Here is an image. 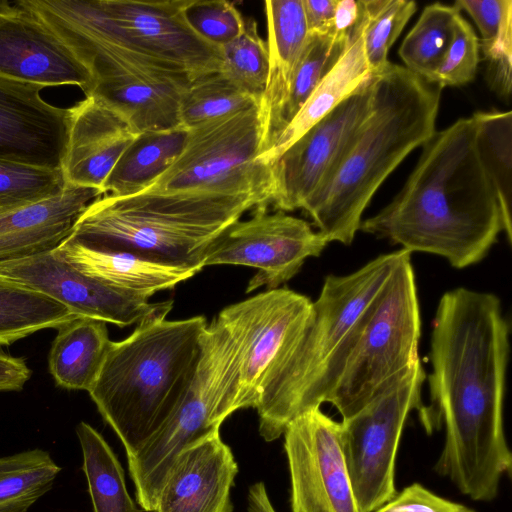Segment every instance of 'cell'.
<instances>
[{
    "mask_svg": "<svg viewBox=\"0 0 512 512\" xmlns=\"http://www.w3.org/2000/svg\"><path fill=\"white\" fill-rule=\"evenodd\" d=\"M510 323L493 293L458 287L440 298L432 321L426 375L428 433L444 428L434 471L474 501L494 500L512 453L504 429Z\"/></svg>",
    "mask_w": 512,
    "mask_h": 512,
    "instance_id": "6da1fadb",
    "label": "cell"
},
{
    "mask_svg": "<svg viewBox=\"0 0 512 512\" xmlns=\"http://www.w3.org/2000/svg\"><path fill=\"white\" fill-rule=\"evenodd\" d=\"M399 193L359 230L409 252L441 256L457 269L482 261L512 220L500 205L478 146L475 114L459 118L422 146Z\"/></svg>",
    "mask_w": 512,
    "mask_h": 512,
    "instance_id": "7a4b0ae2",
    "label": "cell"
},
{
    "mask_svg": "<svg viewBox=\"0 0 512 512\" xmlns=\"http://www.w3.org/2000/svg\"><path fill=\"white\" fill-rule=\"evenodd\" d=\"M441 88L389 62L373 75L371 108L334 169L304 203L317 231L350 245L372 197L436 132Z\"/></svg>",
    "mask_w": 512,
    "mask_h": 512,
    "instance_id": "3957f363",
    "label": "cell"
},
{
    "mask_svg": "<svg viewBox=\"0 0 512 512\" xmlns=\"http://www.w3.org/2000/svg\"><path fill=\"white\" fill-rule=\"evenodd\" d=\"M142 320L127 338L112 341L92 388L99 413L134 454L176 411L201 355L203 316Z\"/></svg>",
    "mask_w": 512,
    "mask_h": 512,
    "instance_id": "277c9868",
    "label": "cell"
},
{
    "mask_svg": "<svg viewBox=\"0 0 512 512\" xmlns=\"http://www.w3.org/2000/svg\"><path fill=\"white\" fill-rule=\"evenodd\" d=\"M269 207L254 195L146 189L90 203L69 237L200 271L220 236L247 211Z\"/></svg>",
    "mask_w": 512,
    "mask_h": 512,
    "instance_id": "5b68a950",
    "label": "cell"
},
{
    "mask_svg": "<svg viewBox=\"0 0 512 512\" xmlns=\"http://www.w3.org/2000/svg\"><path fill=\"white\" fill-rule=\"evenodd\" d=\"M409 252L381 254L346 275H327L303 326L271 367L255 408L259 434L281 437L298 415L313 408L320 377L368 304Z\"/></svg>",
    "mask_w": 512,
    "mask_h": 512,
    "instance_id": "8992f818",
    "label": "cell"
},
{
    "mask_svg": "<svg viewBox=\"0 0 512 512\" xmlns=\"http://www.w3.org/2000/svg\"><path fill=\"white\" fill-rule=\"evenodd\" d=\"M420 335L416 276L409 253L327 363L316 388V405L330 403L342 419L357 412L420 359Z\"/></svg>",
    "mask_w": 512,
    "mask_h": 512,
    "instance_id": "52a82bcc",
    "label": "cell"
},
{
    "mask_svg": "<svg viewBox=\"0 0 512 512\" xmlns=\"http://www.w3.org/2000/svg\"><path fill=\"white\" fill-rule=\"evenodd\" d=\"M240 343L216 317L207 325L193 381L171 417L127 457L137 503L155 512L162 485L182 451L217 434L237 404Z\"/></svg>",
    "mask_w": 512,
    "mask_h": 512,
    "instance_id": "ba28073f",
    "label": "cell"
},
{
    "mask_svg": "<svg viewBox=\"0 0 512 512\" xmlns=\"http://www.w3.org/2000/svg\"><path fill=\"white\" fill-rule=\"evenodd\" d=\"M265 150L264 120L258 104L189 128L182 152L147 189L254 195L270 206L272 166L259 160Z\"/></svg>",
    "mask_w": 512,
    "mask_h": 512,
    "instance_id": "9c48e42d",
    "label": "cell"
},
{
    "mask_svg": "<svg viewBox=\"0 0 512 512\" xmlns=\"http://www.w3.org/2000/svg\"><path fill=\"white\" fill-rule=\"evenodd\" d=\"M426 372L416 360L366 405L341 420L342 449L360 512H374L396 494V456L405 423L422 410Z\"/></svg>",
    "mask_w": 512,
    "mask_h": 512,
    "instance_id": "30bf717a",
    "label": "cell"
},
{
    "mask_svg": "<svg viewBox=\"0 0 512 512\" xmlns=\"http://www.w3.org/2000/svg\"><path fill=\"white\" fill-rule=\"evenodd\" d=\"M246 220L232 224L215 242L204 267L243 265L257 270L246 292L279 288L293 278L309 257H318L328 241L309 222L286 212L256 207Z\"/></svg>",
    "mask_w": 512,
    "mask_h": 512,
    "instance_id": "8fae6325",
    "label": "cell"
},
{
    "mask_svg": "<svg viewBox=\"0 0 512 512\" xmlns=\"http://www.w3.org/2000/svg\"><path fill=\"white\" fill-rule=\"evenodd\" d=\"M118 38L166 72L191 82L220 72L221 48L200 38L183 16L186 0H96Z\"/></svg>",
    "mask_w": 512,
    "mask_h": 512,
    "instance_id": "7c38bea8",
    "label": "cell"
},
{
    "mask_svg": "<svg viewBox=\"0 0 512 512\" xmlns=\"http://www.w3.org/2000/svg\"><path fill=\"white\" fill-rule=\"evenodd\" d=\"M93 96L123 115L137 133L181 126L180 101L192 83L172 77L118 42L104 43L86 58Z\"/></svg>",
    "mask_w": 512,
    "mask_h": 512,
    "instance_id": "4fadbf2b",
    "label": "cell"
},
{
    "mask_svg": "<svg viewBox=\"0 0 512 512\" xmlns=\"http://www.w3.org/2000/svg\"><path fill=\"white\" fill-rule=\"evenodd\" d=\"M292 512H360L343 449L341 423L313 407L284 433Z\"/></svg>",
    "mask_w": 512,
    "mask_h": 512,
    "instance_id": "5bb4252c",
    "label": "cell"
},
{
    "mask_svg": "<svg viewBox=\"0 0 512 512\" xmlns=\"http://www.w3.org/2000/svg\"><path fill=\"white\" fill-rule=\"evenodd\" d=\"M311 304L307 296L282 287L229 305L218 314L240 343L239 409L257 407L268 372L303 326Z\"/></svg>",
    "mask_w": 512,
    "mask_h": 512,
    "instance_id": "9a60e30c",
    "label": "cell"
},
{
    "mask_svg": "<svg viewBox=\"0 0 512 512\" xmlns=\"http://www.w3.org/2000/svg\"><path fill=\"white\" fill-rule=\"evenodd\" d=\"M373 75L297 139L271 165L275 210L301 209L324 182L370 111Z\"/></svg>",
    "mask_w": 512,
    "mask_h": 512,
    "instance_id": "2e32d148",
    "label": "cell"
},
{
    "mask_svg": "<svg viewBox=\"0 0 512 512\" xmlns=\"http://www.w3.org/2000/svg\"><path fill=\"white\" fill-rule=\"evenodd\" d=\"M0 275L57 301L78 316L128 327L158 314H168L173 302H149L88 276L55 250L0 264Z\"/></svg>",
    "mask_w": 512,
    "mask_h": 512,
    "instance_id": "e0dca14e",
    "label": "cell"
},
{
    "mask_svg": "<svg viewBox=\"0 0 512 512\" xmlns=\"http://www.w3.org/2000/svg\"><path fill=\"white\" fill-rule=\"evenodd\" d=\"M0 76L43 87L76 85L85 95L94 86L90 69L61 37L15 2L0 13Z\"/></svg>",
    "mask_w": 512,
    "mask_h": 512,
    "instance_id": "ac0fdd59",
    "label": "cell"
},
{
    "mask_svg": "<svg viewBox=\"0 0 512 512\" xmlns=\"http://www.w3.org/2000/svg\"><path fill=\"white\" fill-rule=\"evenodd\" d=\"M44 88L0 76V160L62 169L70 111L44 101Z\"/></svg>",
    "mask_w": 512,
    "mask_h": 512,
    "instance_id": "d6986e66",
    "label": "cell"
},
{
    "mask_svg": "<svg viewBox=\"0 0 512 512\" xmlns=\"http://www.w3.org/2000/svg\"><path fill=\"white\" fill-rule=\"evenodd\" d=\"M238 465L220 434L180 453L162 485L155 512H233Z\"/></svg>",
    "mask_w": 512,
    "mask_h": 512,
    "instance_id": "ffe728a7",
    "label": "cell"
},
{
    "mask_svg": "<svg viewBox=\"0 0 512 512\" xmlns=\"http://www.w3.org/2000/svg\"><path fill=\"white\" fill-rule=\"evenodd\" d=\"M69 111V137L61 169L65 182L102 190L139 133L123 115L93 96H86Z\"/></svg>",
    "mask_w": 512,
    "mask_h": 512,
    "instance_id": "44dd1931",
    "label": "cell"
},
{
    "mask_svg": "<svg viewBox=\"0 0 512 512\" xmlns=\"http://www.w3.org/2000/svg\"><path fill=\"white\" fill-rule=\"evenodd\" d=\"M103 194L99 188L66 184L55 196L0 212V264L55 250Z\"/></svg>",
    "mask_w": 512,
    "mask_h": 512,
    "instance_id": "7402d4cb",
    "label": "cell"
},
{
    "mask_svg": "<svg viewBox=\"0 0 512 512\" xmlns=\"http://www.w3.org/2000/svg\"><path fill=\"white\" fill-rule=\"evenodd\" d=\"M55 251L82 273L144 300L198 273L134 253L91 246L69 236Z\"/></svg>",
    "mask_w": 512,
    "mask_h": 512,
    "instance_id": "603a6c76",
    "label": "cell"
},
{
    "mask_svg": "<svg viewBox=\"0 0 512 512\" xmlns=\"http://www.w3.org/2000/svg\"><path fill=\"white\" fill-rule=\"evenodd\" d=\"M264 6L268 32L269 75L260 107L267 150L277 133L280 114L307 44L309 31L303 0H267Z\"/></svg>",
    "mask_w": 512,
    "mask_h": 512,
    "instance_id": "cb8c5ba5",
    "label": "cell"
},
{
    "mask_svg": "<svg viewBox=\"0 0 512 512\" xmlns=\"http://www.w3.org/2000/svg\"><path fill=\"white\" fill-rule=\"evenodd\" d=\"M371 75L373 74L366 60L362 30L320 81L292 121L260 155L259 160L271 166L288 147L328 115Z\"/></svg>",
    "mask_w": 512,
    "mask_h": 512,
    "instance_id": "d4e9b609",
    "label": "cell"
},
{
    "mask_svg": "<svg viewBox=\"0 0 512 512\" xmlns=\"http://www.w3.org/2000/svg\"><path fill=\"white\" fill-rule=\"evenodd\" d=\"M106 324L91 317L75 316L57 328L48 366L59 387L85 391L92 388L112 342Z\"/></svg>",
    "mask_w": 512,
    "mask_h": 512,
    "instance_id": "484cf974",
    "label": "cell"
},
{
    "mask_svg": "<svg viewBox=\"0 0 512 512\" xmlns=\"http://www.w3.org/2000/svg\"><path fill=\"white\" fill-rule=\"evenodd\" d=\"M187 134L183 126L140 133L105 180L104 194L127 196L152 186L182 152Z\"/></svg>",
    "mask_w": 512,
    "mask_h": 512,
    "instance_id": "4316f807",
    "label": "cell"
},
{
    "mask_svg": "<svg viewBox=\"0 0 512 512\" xmlns=\"http://www.w3.org/2000/svg\"><path fill=\"white\" fill-rule=\"evenodd\" d=\"M76 433L94 512H141L125 483L123 468L103 436L86 422Z\"/></svg>",
    "mask_w": 512,
    "mask_h": 512,
    "instance_id": "83f0119b",
    "label": "cell"
},
{
    "mask_svg": "<svg viewBox=\"0 0 512 512\" xmlns=\"http://www.w3.org/2000/svg\"><path fill=\"white\" fill-rule=\"evenodd\" d=\"M78 316L57 301L0 275V346Z\"/></svg>",
    "mask_w": 512,
    "mask_h": 512,
    "instance_id": "f1b7e54d",
    "label": "cell"
},
{
    "mask_svg": "<svg viewBox=\"0 0 512 512\" xmlns=\"http://www.w3.org/2000/svg\"><path fill=\"white\" fill-rule=\"evenodd\" d=\"M460 15L454 4L427 5L399 48L404 67L430 82L451 44Z\"/></svg>",
    "mask_w": 512,
    "mask_h": 512,
    "instance_id": "f546056e",
    "label": "cell"
},
{
    "mask_svg": "<svg viewBox=\"0 0 512 512\" xmlns=\"http://www.w3.org/2000/svg\"><path fill=\"white\" fill-rule=\"evenodd\" d=\"M60 471L41 449L0 457V512H26L51 489Z\"/></svg>",
    "mask_w": 512,
    "mask_h": 512,
    "instance_id": "4dcf8cb0",
    "label": "cell"
},
{
    "mask_svg": "<svg viewBox=\"0 0 512 512\" xmlns=\"http://www.w3.org/2000/svg\"><path fill=\"white\" fill-rule=\"evenodd\" d=\"M349 44V40L344 37L329 33H309L307 44L295 70L286 102L280 114L274 139L296 116L320 81L338 62Z\"/></svg>",
    "mask_w": 512,
    "mask_h": 512,
    "instance_id": "1f68e13d",
    "label": "cell"
},
{
    "mask_svg": "<svg viewBox=\"0 0 512 512\" xmlns=\"http://www.w3.org/2000/svg\"><path fill=\"white\" fill-rule=\"evenodd\" d=\"M260 104L256 98L216 72L194 80L180 101V123L189 129Z\"/></svg>",
    "mask_w": 512,
    "mask_h": 512,
    "instance_id": "d6a6232c",
    "label": "cell"
},
{
    "mask_svg": "<svg viewBox=\"0 0 512 512\" xmlns=\"http://www.w3.org/2000/svg\"><path fill=\"white\" fill-rule=\"evenodd\" d=\"M478 146L505 216L511 219L512 112L479 111Z\"/></svg>",
    "mask_w": 512,
    "mask_h": 512,
    "instance_id": "836d02e7",
    "label": "cell"
},
{
    "mask_svg": "<svg viewBox=\"0 0 512 512\" xmlns=\"http://www.w3.org/2000/svg\"><path fill=\"white\" fill-rule=\"evenodd\" d=\"M223 73L234 85L261 101L269 75L267 43L258 33L254 18L245 19L243 32L221 47Z\"/></svg>",
    "mask_w": 512,
    "mask_h": 512,
    "instance_id": "e575fe53",
    "label": "cell"
},
{
    "mask_svg": "<svg viewBox=\"0 0 512 512\" xmlns=\"http://www.w3.org/2000/svg\"><path fill=\"white\" fill-rule=\"evenodd\" d=\"M364 51L374 75L388 64V51L417 9L412 0H363Z\"/></svg>",
    "mask_w": 512,
    "mask_h": 512,
    "instance_id": "d590c367",
    "label": "cell"
},
{
    "mask_svg": "<svg viewBox=\"0 0 512 512\" xmlns=\"http://www.w3.org/2000/svg\"><path fill=\"white\" fill-rule=\"evenodd\" d=\"M65 186L61 169L0 160V212L55 196Z\"/></svg>",
    "mask_w": 512,
    "mask_h": 512,
    "instance_id": "8d00e7d4",
    "label": "cell"
},
{
    "mask_svg": "<svg viewBox=\"0 0 512 512\" xmlns=\"http://www.w3.org/2000/svg\"><path fill=\"white\" fill-rule=\"evenodd\" d=\"M183 16L200 38L218 48L236 39L245 26L235 5L224 0H186Z\"/></svg>",
    "mask_w": 512,
    "mask_h": 512,
    "instance_id": "74e56055",
    "label": "cell"
},
{
    "mask_svg": "<svg viewBox=\"0 0 512 512\" xmlns=\"http://www.w3.org/2000/svg\"><path fill=\"white\" fill-rule=\"evenodd\" d=\"M480 42L469 22L457 18L453 39L441 64L429 83L439 86H462L471 82L480 61Z\"/></svg>",
    "mask_w": 512,
    "mask_h": 512,
    "instance_id": "f35d334b",
    "label": "cell"
},
{
    "mask_svg": "<svg viewBox=\"0 0 512 512\" xmlns=\"http://www.w3.org/2000/svg\"><path fill=\"white\" fill-rule=\"evenodd\" d=\"M454 5L466 11L481 34L480 48L487 51L498 38L512 28L511 0H457Z\"/></svg>",
    "mask_w": 512,
    "mask_h": 512,
    "instance_id": "ab89813d",
    "label": "cell"
},
{
    "mask_svg": "<svg viewBox=\"0 0 512 512\" xmlns=\"http://www.w3.org/2000/svg\"><path fill=\"white\" fill-rule=\"evenodd\" d=\"M374 512H477L464 504L445 499L420 483H412Z\"/></svg>",
    "mask_w": 512,
    "mask_h": 512,
    "instance_id": "60d3db41",
    "label": "cell"
},
{
    "mask_svg": "<svg viewBox=\"0 0 512 512\" xmlns=\"http://www.w3.org/2000/svg\"><path fill=\"white\" fill-rule=\"evenodd\" d=\"M483 54L488 62L490 86L501 96L509 97L512 83V28L507 29Z\"/></svg>",
    "mask_w": 512,
    "mask_h": 512,
    "instance_id": "b9f144b4",
    "label": "cell"
},
{
    "mask_svg": "<svg viewBox=\"0 0 512 512\" xmlns=\"http://www.w3.org/2000/svg\"><path fill=\"white\" fill-rule=\"evenodd\" d=\"M364 17L363 0H338L329 33L351 41L362 30Z\"/></svg>",
    "mask_w": 512,
    "mask_h": 512,
    "instance_id": "7bdbcfd3",
    "label": "cell"
},
{
    "mask_svg": "<svg viewBox=\"0 0 512 512\" xmlns=\"http://www.w3.org/2000/svg\"><path fill=\"white\" fill-rule=\"evenodd\" d=\"M31 374L23 358L0 351V392L22 390Z\"/></svg>",
    "mask_w": 512,
    "mask_h": 512,
    "instance_id": "ee69618b",
    "label": "cell"
},
{
    "mask_svg": "<svg viewBox=\"0 0 512 512\" xmlns=\"http://www.w3.org/2000/svg\"><path fill=\"white\" fill-rule=\"evenodd\" d=\"M337 1L303 0L309 33H329Z\"/></svg>",
    "mask_w": 512,
    "mask_h": 512,
    "instance_id": "f6af8a7d",
    "label": "cell"
},
{
    "mask_svg": "<svg viewBox=\"0 0 512 512\" xmlns=\"http://www.w3.org/2000/svg\"><path fill=\"white\" fill-rule=\"evenodd\" d=\"M248 512H276L263 482L253 484L247 496Z\"/></svg>",
    "mask_w": 512,
    "mask_h": 512,
    "instance_id": "bcb514c9",
    "label": "cell"
},
{
    "mask_svg": "<svg viewBox=\"0 0 512 512\" xmlns=\"http://www.w3.org/2000/svg\"><path fill=\"white\" fill-rule=\"evenodd\" d=\"M13 6V2L0 0V13L9 10Z\"/></svg>",
    "mask_w": 512,
    "mask_h": 512,
    "instance_id": "7dc6e473",
    "label": "cell"
}]
</instances>
